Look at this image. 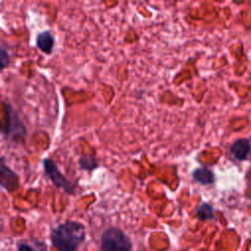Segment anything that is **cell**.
Returning a JSON list of instances; mask_svg holds the SVG:
<instances>
[{"instance_id": "6da1fadb", "label": "cell", "mask_w": 251, "mask_h": 251, "mask_svg": "<svg viewBox=\"0 0 251 251\" xmlns=\"http://www.w3.org/2000/svg\"><path fill=\"white\" fill-rule=\"evenodd\" d=\"M85 236L84 226L77 222H66L55 227L51 241L57 251H76Z\"/></svg>"}, {"instance_id": "7a4b0ae2", "label": "cell", "mask_w": 251, "mask_h": 251, "mask_svg": "<svg viewBox=\"0 0 251 251\" xmlns=\"http://www.w3.org/2000/svg\"><path fill=\"white\" fill-rule=\"evenodd\" d=\"M102 251H131L128 236L118 227H109L101 235Z\"/></svg>"}, {"instance_id": "3957f363", "label": "cell", "mask_w": 251, "mask_h": 251, "mask_svg": "<svg viewBox=\"0 0 251 251\" xmlns=\"http://www.w3.org/2000/svg\"><path fill=\"white\" fill-rule=\"evenodd\" d=\"M5 113L7 115L6 121L7 124L2 126V133L4 136L11 138L13 140H23L26 130L22 123L21 119L19 118L17 112L13 109V107L9 103H5Z\"/></svg>"}, {"instance_id": "277c9868", "label": "cell", "mask_w": 251, "mask_h": 251, "mask_svg": "<svg viewBox=\"0 0 251 251\" xmlns=\"http://www.w3.org/2000/svg\"><path fill=\"white\" fill-rule=\"evenodd\" d=\"M43 169L46 176L52 181V183L58 187L63 189L68 193H75V186L66 178V176L60 172L57 165L49 158H45L42 161Z\"/></svg>"}, {"instance_id": "5b68a950", "label": "cell", "mask_w": 251, "mask_h": 251, "mask_svg": "<svg viewBox=\"0 0 251 251\" xmlns=\"http://www.w3.org/2000/svg\"><path fill=\"white\" fill-rule=\"evenodd\" d=\"M4 157L1 158V186L8 191H14L19 187V176L4 163Z\"/></svg>"}, {"instance_id": "8992f818", "label": "cell", "mask_w": 251, "mask_h": 251, "mask_svg": "<svg viewBox=\"0 0 251 251\" xmlns=\"http://www.w3.org/2000/svg\"><path fill=\"white\" fill-rule=\"evenodd\" d=\"M55 38L49 30H44L36 36V46L44 53L50 54L53 51Z\"/></svg>"}, {"instance_id": "52a82bcc", "label": "cell", "mask_w": 251, "mask_h": 251, "mask_svg": "<svg viewBox=\"0 0 251 251\" xmlns=\"http://www.w3.org/2000/svg\"><path fill=\"white\" fill-rule=\"evenodd\" d=\"M250 143L247 139H239L231 145L230 152L235 159L243 161L247 158V155L250 152Z\"/></svg>"}, {"instance_id": "ba28073f", "label": "cell", "mask_w": 251, "mask_h": 251, "mask_svg": "<svg viewBox=\"0 0 251 251\" xmlns=\"http://www.w3.org/2000/svg\"><path fill=\"white\" fill-rule=\"evenodd\" d=\"M192 177L195 181H197L203 185H209L215 181L214 174L212 173V171H210L206 168L195 169L192 173Z\"/></svg>"}, {"instance_id": "9c48e42d", "label": "cell", "mask_w": 251, "mask_h": 251, "mask_svg": "<svg viewBox=\"0 0 251 251\" xmlns=\"http://www.w3.org/2000/svg\"><path fill=\"white\" fill-rule=\"evenodd\" d=\"M213 207L208 203L200 204L196 209V217L200 221H208L214 218Z\"/></svg>"}, {"instance_id": "30bf717a", "label": "cell", "mask_w": 251, "mask_h": 251, "mask_svg": "<svg viewBox=\"0 0 251 251\" xmlns=\"http://www.w3.org/2000/svg\"><path fill=\"white\" fill-rule=\"evenodd\" d=\"M78 165L80 169L84 171H93L99 167L95 156H81L78 159Z\"/></svg>"}, {"instance_id": "8fae6325", "label": "cell", "mask_w": 251, "mask_h": 251, "mask_svg": "<svg viewBox=\"0 0 251 251\" xmlns=\"http://www.w3.org/2000/svg\"><path fill=\"white\" fill-rule=\"evenodd\" d=\"M0 61H1V69L4 70L10 61V57L8 52L5 50L4 47H1V52H0Z\"/></svg>"}, {"instance_id": "7c38bea8", "label": "cell", "mask_w": 251, "mask_h": 251, "mask_svg": "<svg viewBox=\"0 0 251 251\" xmlns=\"http://www.w3.org/2000/svg\"><path fill=\"white\" fill-rule=\"evenodd\" d=\"M18 251H35V250L31 245H29L27 243H21L19 245Z\"/></svg>"}]
</instances>
